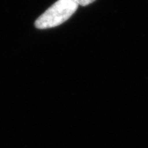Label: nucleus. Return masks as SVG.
<instances>
[{"label": "nucleus", "mask_w": 148, "mask_h": 148, "mask_svg": "<svg viewBox=\"0 0 148 148\" xmlns=\"http://www.w3.org/2000/svg\"><path fill=\"white\" fill-rule=\"evenodd\" d=\"M76 0H58L35 21L37 29L58 27L69 20L78 8Z\"/></svg>", "instance_id": "f257e3e1"}, {"label": "nucleus", "mask_w": 148, "mask_h": 148, "mask_svg": "<svg viewBox=\"0 0 148 148\" xmlns=\"http://www.w3.org/2000/svg\"><path fill=\"white\" fill-rule=\"evenodd\" d=\"M76 1L78 3V5L87 6L90 3H92L93 2H95V0H76Z\"/></svg>", "instance_id": "f03ea898"}]
</instances>
